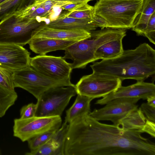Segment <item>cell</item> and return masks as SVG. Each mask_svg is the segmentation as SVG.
<instances>
[{"label":"cell","mask_w":155,"mask_h":155,"mask_svg":"<svg viewBox=\"0 0 155 155\" xmlns=\"http://www.w3.org/2000/svg\"><path fill=\"white\" fill-rule=\"evenodd\" d=\"M122 81L110 75L93 72L83 76L75 85L77 94L93 99L104 97L121 86Z\"/></svg>","instance_id":"52a82bcc"},{"label":"cell","mask_w":155,"mask_h":155,"mask_svg":"<svg viewBox=\"0 0 155 155\" xmlns=\"http://www.w3.org/2000/svg\"><path fill=\"white\" fill-rule=\"evenodd\" d=\"M17 98L15 91L9 90L0 84V117L5 115L9 108L15 104Z\"/></svg>","instance_id":"7402d4cb"},{"label":"cell","mask_w":155,"mask_h":155,"mask_svg":"<svg viewBox=\"0 0 155 155\" xmlns=\"http://www.w3.org/2000/svg\"><path fill=\"white\" fill-rule=\"evenodd\" d=\"M147 103L150 105L155 107V95L152 96L147 99Z\"/></svg>","instance_id":"836d02e7"},{"label":"cell","mask_w":155,"mask_h":155,"mask_svg":"<svg viewBox=\"0 0 155 155\" xmlns=\"http://www.w3.org/2000/svg\"><path fill=\"white\" fill-rule=\"evenodd\" d=\"M51 13L46 9L41 2L34 1L31 4L23 8L14 13L23 18L38 20V18L48 17Z\"/></svg>","instance_id":"44dd1931"},{"label":"cell","mask_w":155,"mask_h":155,"mask_svg":"<svg viewBox=\"0 0 155 155\" xmlns=\"http://www.w3.org/2000/svg\"><path fill=\"white\" fill-rule=\"evenodd\" d=\"M28 0H6L0 3V21L26 6Z\"/></svg>","instance_id":"603a6c76"},{"label":"cell","mask_w":155,"mask_h":155,"mask_svg":"<svg viewBox=\"0 0 155 155\" xmlns=\"http://www.w3.org/2000/svg\"><path fill=\"white\" fill-rule=\"evenodd\" d=\"M122 36L105 43L100 46L94 54L95 61L99 59H110L117 58L123 53Z\"/></svg>","instance_id":"e0dca14e"},{"label":"cell","mask_w":155,"mask_h":155,"mask_svg":"<svg viewBox=\"0 0 155 155\" xmlns=\"http://www.w3.org/2000/svg\"><path fill=\"white\" fill-rule=\"evenodd\" d=\"M47 25L51 27L64 29H82L91 32L97 27L91 19H79L59 15Z\"/></svg>","instance_id":"2e32d148"},{"label":"cell","mask_w":155,"mask_h":155,"mask_svg":"<svg viewBox=\"0 0 155 155\" xmlns=\"http://www.w3.org/2000/svg\"><path fill=\"white\" fill-rule=\"evenodd\" d=\"M140 108L143 113L145 114L147 119L155 122V107L150 105L147 103H144L141 104Z\"/></svg>","instance_id":"f546056e"},{"label":"cell","mask_w":155,"mask_h":155,"mask_svg":"<svg viewBox=\"0 0 155 155\" xmlns=\"http://www.w3.org/2000/svg\"><path fill=\"white\" fill-rule=\"evenodd\" d=\"M76 41L63 40L45 38L34 37L29 42L30 49L39 55L52 51L64 50Z\"/></svg>","instance_id":"9a60e30c"},{"label":"cell","mask_w":155,"mask_h":155,"mask_svg":"<svg viewBox=\"0 0 155 155\" xmlns=\"http://www.w3.org/2000/svg\"><path fill=\"white\" fill-rule=\"evenodd\" d=\"M141 133H146L149 134L152 137H155V122L150 121L146 118L145 124L143 128L139 131Z\"/></svg>","instance_id":"4dcf8cb0"},{"label":"cell","mask_w":155,"mask_h":155,"mask_svg":"<svg viewBox=\"0 0 155 155\" xmlns=\"http://www.w3.org/2000/svg\"><path fill=\"white\" fill-rule=\"evenodd\" d=\"M143 0H99L93 6L94 14L103 18L107 28H132L140 12Z\"/></svg>","instance_id":"277c9868"},{"label":"cell","mask_w":155,"mask_h":155,"mask_svg":"<svg viewBox=\"0 0 155 155\" xmlns=\"http://www.w3.org/2000/svg\"><path fill=\"white\" fill-rule=\"evenodd\" d=\"M45 0H34L36 1H40ZM56 1H60L68 2L70 3L74 2H84L88 3L89 2L92 0H51Z\"/></svg>","instance_id":"d6a6232c"},{"label":"cell","mask_w":155,"mask_h":155,"mask_svg":"<svg viewBox=\"0 0 155 155\" xmlns=\"http://www.w3.org/2000/svg\"><path fill=\"white\" fill-rule=\"evenodd\" d=\"M141 133L84 115L68 124L64 155H155V143Z\"/></svg>","instance_id":"6da1fadb"},{"label":"cell","mask_w":155,"mask_h":155,"mask_svg":"<svg viewBox=\"0 0 155 155\" xmlns=\"http://www.w3.org/2000/svg\"><path fill=\"white\" fill-rule=\"evenodd\" d=\"M155 12V0H143L140 12L135 21L132 30L138 35H144L149 19Z\"/></svg>","instance_id":"d6986e66"},{"label":"cell","mask_w":155,"mask_h":155,"mask_svg":"<svg viewBox=\"0 0 155 155\" xmlns=\"http://www.w3.org/2000/svg\"><path fill=\"white\" fill-rule=\"evenodd\" d=\"M5 0H0V3L3 2Z\"/></svg>","instance_id":"d590c367"},{"label":"cell","mask_w":155,"mask_h":155,"mask_svg":"<svg viewBox=\"0 0 155 155\" xmlns=\"http://www.w3.org/2000/svg\"><path fill=\"white\" fill-rule=\"evenodd\" d=\"M26 155H64L63 152L56 147L50 139L38 148L26 153Z\"/></svg>","instance_id":"d4e9b609"},{"label":"cell","mask_w":155,"mask_h":155,"mask_svg":"<svg viewBox=\"0 0 155 155\" xmlns=\"http://www.w3.org/2000/svg\"><path fill=\"white\" fill-rule=\"evenodd\" d=\"M42 24L36 19L22 18L14 13L0 21V43L24 46L28 44Z\"/></svg>","instance_id":"5b68a950"},{"label":"cell","mask_w":155,"mask_h":155,"mask_svg":"<svg viewBox=\"0 0 155 155\" xmlns=\"http://www.w3.org/2000/svg\"><path fill=\"white\" fill-rule=\"evenodd\" d=\"M91 32L82 29H69L53 28L48 26L47 24H42L39 27L38 31L34 37L77 41L90 37Z\"/></svg>","instance_id":"5bb4252c"},{"label":"cell","mask_w":155,"mask_h":155,"mask_svg":"<svg viewBox=\"0 0 155 155\" xmlns=\"http://www.w3.org/2000/svg\"><path fill=\"white\" fill-rule=\"evenodd\" d=\"M30 66L46 77L56 81L75 86L70 81L72 70L71 63L63 57L46 54L31 58Z\"/></svg>","instance_id":"ba28073f"},{"label":"cell","mask_w":155,"mask_h":155,"mask_svg":"<svg viewBox=\"0 0 155 155\" xmlns=\"http://www.w3.org/2000/svg\"><path fill=\"white\" fill-rule=\"evenodd\" d=\"M139 98H121L109 101L104 107L94 109L89 115L97 120H109L117 125L120 120L130 112L137 108Z\"/></svg>","instance_id":"8fae6325"},{"label":"cell","mask_w":155,"mask_h":155,"mask_svg":"<svg viewBox=\"0 0 155 155\" xmlns=\"http://www.w3.org/2000/svg\"><path fill=\"white\" fill-rule=\"evenodd\" d=\"M93 72L112 76L121 80L143 81L155 73V50L144 43L134 49L124 50L114 58L94 62Z\"/></svg>","instance_id":"7a4b0ae2"},{"label":"cell","mask_w":155,"mask_h":155,"mask_svg":"<svg viewBox=\"0 0 155 155\" xmlns=\"http://www.w3.org/2000/svg\"><path fill=\"white\" fill-rule=\"evenodd\" d=\"M61 123V117L58 116L15 118L14 120L13 136L24 142L47 131L59 128Z\"/></svg>","instance_id":"30bf717a"},{"label":"cell","mask_w":155,"mask_h":155,"mask_svg":"<svg viewBox=\"0 0 155 155\" xmlns=\"http://www.w3.org/2000/svg\"><path fill=\"white\" fill-rule=\"evenodd\" d=\"M93 99L77 94L72 106L66 112L65 121L70 123L76 118L89 114L91 112L90 103Z\"/></svg>","instance_id":"ac0fdd59"},{"label":"cell","mask_w":155,"mask_h":155,"mask_svg":"<svg viewBox=\"0 0 155 155\" xmlns=\"http://www.w3.org/2000/svg\"><path fill=\"white\" fill-rule=\"evenodd\" d=\"M94 13L93 6L79 10L68 11L59 15L62 17H69L79 19H93Z\"/></svg>","instance_id":"484cf974"},{"label":"cell","mask_w":155,"mask_h":155,"mask_svg":"<svg viewBox=\"0 0 155 155\" xmlns=\"http://www.w3.org/2000/svg\"><path fill=\"white\" fill-rule=\"evenodd\" d=\"M12 80L14 88L20 87L24 89L37 99L50 88L69 86L66 83L46 77L30 66L13 72Z\"/></svg>","instance_id":"9c48e42d"},{"label":"cell","mask_w":155,"mask_h":155,"mask_svg":"<svg viewBox=\"0 0 155 155\" xmlns=\"http://www.w3.org/2000/svg\"><path fill=\"white\" fill-rule=\"evenodd\" d=\"M154 95H155V85L153 83L137 81L128 86H120L115 91L97 100L95 104L103 105L112 100L121 98H139L145 100Z\"/></svg>","instance_id":"4fadbf2b"},{"label":"cell","mask_w":155,"mask_h":155,"mask_svg":"<svg viewBox=\"0 0 155 155\" xmlns=\"http://www.w3.org/2000/svg\"><path fill=\"white\" fill-rule=\"evenodd\" d=\"M146 117L140 109L133 110L121 119L117 126L125 130H140L145 124Z\"/></svg>","instance_id":"ffe728a7"},{"label":"cell","mask_w":155,"mask_h":155,"mask_svg":"<svg viewBox=\"0 0 155 155\" xmlns=\"http://www.w3.org/2000/svg\"><path fill=\"white\" fill-rule=\"evenodd\" d=\"M143 36L147 38L151 43L155 44V12L148 20Z\"/></svg>","instance_id":"83f0119b"},{"label":"cell","mask_w":155,"mask_h":155,"mask_svg":"<svg viewBox=\"0 0 155 155\" xmlns=\"http://www.w3.org/2000/svg\"><path fill=\"white\" fill-rule=\"evenodd\" d=\"M77 94L75 86H61L50 88L37 99L36 116H60L71 98Z\"/></svg>","instance_id":"8992f818"},{"label":"cell","mask_w":155,"mask_h":155,"mask_svg":"<svg viewBox=\"0 0 155 155\" xmlns=\"http://www.w3.org/2000/svg\"><path fill=\"white\" fill-rule=\"evenodd\" d=\"M59 128L49 130L28 140V145L30 151L38 148L46 143Z\"/></svg>","instance_id":"cb8c5ba5"},{"label":"cell","mask_w":155,"mask_h":155,"mask_svg":"<svg viewBox=\"0 0 155 155\" xmlns=\"http://www.w3.org/2000/svg\"><path fill=\"white\" fill-rule=\"evenodd\" d=\"M30 55L23 46L0 43V67L12 73L30 66Z\"/></svg>","instance_id":"7c38bea8"},{"label":"cell","mask_w":155,"mask_h":155,"mask_svg":"<svg viewBox=\"0 0 155 155\" xmlns=\"http://www.w3.org/2000/svg\"><path fill=\"white\" fill-rule=\"evenodd\" d=\"M37 108L36 104L33 103L24 106L20 110V118L26 119L35 116Z\"/></svg>","instance_id":"f1b7e54d"},{"label":"cell","mask_w":155,"mask_h":155,"mask_svg":"<svg viewBox=\"0 0 155 155\" xmlns=\"http://www.w3.org/2000/svg\"><path fill=\"white\" fill-rule=\"evenodd\" d=\"M34 0H28V3L27 6L31 4L33 2Z\"/></svg>","instance_id":"e575fe53"},{"label":"cell","mask_w":155,"mask_h":155,"mask_svg":"<svg viewBox=\"0 0 155 155\" xmlns=\"http://www.w3.org/2000/svg\"><path fill=\"white\" fill-rule=\"evenodd\" d=\"M12 72L0 67V84L7 89L14 91L12 80Z\"/></svg>","instance_id":"4316f807"},{"label":"cell","mask_w":155,"mask_h":155,"mask_svg":"<svg viewBox=\"0 0 155 155\" xmlns=\"http://www.w3.org/2000/svg\"><path fill=\"white\" fill-rule=\"evenodd\" d=\"M91 32L90 37L74 43L64 50L63 57L73 61L71 63L72 69L85 68L88 64L96 61L95 53L100 46L126 35L125 29L109 28Z\"/></svg>","instance_id":"3957f363"},{"label":"cell","mask_w":155,"mask_h":155,"mask_svg":"<svg viewBox=\"0 0 155 155\" xmlns=\"http://www.w3.org/2000/svg\"><path fill=\"white\" fill-rule=\"evenodd\" d=\"M92 19L97 27H100L101 29L107 28V23L102 17L94 14Z\"/></svg>","instance_id":"1f68e13d"}]
</instances>
